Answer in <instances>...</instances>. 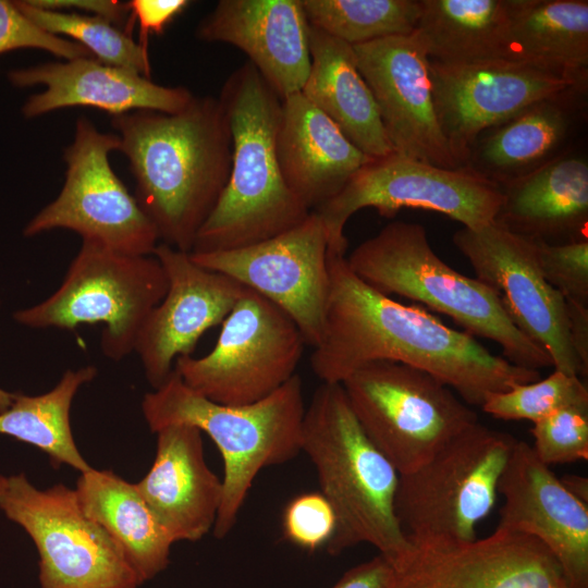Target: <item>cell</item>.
<instances>
[{
  "label": "cell",
  "mask_w": 588,
  "mask_h": 588,
  "mask_svg": "<svg viewBox=\"0 0 588 588\" xmlns=\"http://www.w3.org/2000/svg\"><path fill=\"white\" fill-rule=\"evenodd\" d=\"M329 294L323 330L310 366L324 383H342L359 367L391 360L425 370L461 400L480 406L489 395L537 381L539 370L510 363L465 331L360 280L344 255L328 254Z\"/></svg>",
  "instance_id": "cell-1"
},
{
  "label": "cell",
  "mask_w": 588,
  "mask_h": 588,
  "mask_svg": "<svg viewBox=\"0 0 588 588\" xmlns=\"http://www.w3.org/2000/svg\"><path fill=\"white\" fill-rule=\"evenodd\" d=\"M128 160L135 198L159 240L191 253L229 180L232 137L219 98L193 97L181 111L111 117Z\"/></svg>",
  "instance_id": "cell-2"
},
{
  "label": "cell",
  "mask_w": 588,
  "mask_h": 588,
  "mask_svg": "<svg viewBox=\"0 0 588 588\" xmlns=\"http://www.w3.org/2000/svg\"><path fill=\"white\" fill-rule=\"evenodd\" d=\"M219 100L232 137L231 171L191 253L232 250L266 241L311 212L286 185L278 161L282 99L249 61L229 76Z\"/></svg>",
  "instance_id": "cell-3"
},
{
  "label": "cell",
  "mask_w": 588,
  "mask_h": 588,
  "mask_svg": "<svg viewBox=\"0 0 588 588\" xmlns=\"http://www.w3.org/2000/svg\"><path fill=\"white\" fill-rule=\"evenodd\" d=\"M301 452L315 466L336 526L326 547L331 555L368 543L391 563L411 541L395 513L400 474L357 421L341 383L322 382L306 406Z\"/></svg>",
  "instance_id": "cell-4"
},
{
  "label": "cell",
  "mask_w": 588,
  "mask_h": 588,
  "mask_svg": "<svg viewBox=\"0 0 588 588\" xmlns=\"http://www.w3.org/2000/svg\"><path fill=\"white\" fill-rule=\"evenodd\" d=\"M305 409L298 375L260 401L233 406L200 395L173 370L142 401L144 418L152 432L186 424L208 434L217 445L224 466L222 502L212 528L218 539L233 529L259 471L301 453Z\"/></svg>",
  "instance_id": "cell-5"
},
{
  "label": "cell",
  "mask_w": 588,
  "mask_h": 588,
  "mask_svg": "<svg viewBox=\"0 0 588 588\" xmlns=\"http://www.w3.org/2000/svg\"><path fill=\"white\" fill-rule=\"evenodd\" d=\"M346 261L378 292L421 303L474 338L493 341L510 363L534 370L553 366L547 351L512 322L492 289L457 272L433 252L421 224L391 222L356 246Z\"/></svg>",
  "instance_id": "cell-6"
},
{
  "label": "cell",
  "mask_w": 588,
  "mask_h": 588,
  "mask_svg": "<svg viewBox=\"0 0 588 588\" xmlns=\"http://www.w3.org/2000/svg\"><path fill=\"white\" fill-rule=\"evenodd\" d=\"M167 289V274L154 255L123 254L82 241L57 291L15 311L13 318L34 329L74 331L79 324L102 323L100 348L120 362L134 352L146 319Z\"/></svg>",
  "instance_id": "cell-7"
},
{
  "label": "cell",
  "mask_w": 588,
  "mask_h": 588,
  "mask_svg": "<svg viewBox=\"0 0 588 588\" xmlns=\"http://www.w3.org/2000/svg\"><path fill=\"white\" fill-rule=\"evenodd\" d=\"M516 439L479 421L418 468L402 474L395 494L400 526L414 543H461L491 512Z\"/></svg>",
  "instance_id": "cell-8"
},
{
  "label": "cell",
  "mask_w": 588,
  "mask_h": 588,
  "mask_svg": "<svg viewBox=\"0 0 588 588\" xmlns=\"http://www.w3.org/2000/svg\"><path fill=\"white\" fill-rule=\"evenodd\" d=\"M341 384L365 434L400 475L479 421L451 388L402 363H368Z\"/></svg>",
  "instance_id": "cell-9"
},
{
  "label": "cell",
  "mask_w": 588,
  "mask_h": 588,
  "mask_svg": "<svg viewBox=\"0 0 588 588\" xmlns=\"http://www.w3.org/2000/svg\"><path fill=\"white\" fill-rule=\"evenodd\" d=\"M205 356H181L174 371L195 392L219 404L260 401L295 373L306 343L278 306L246 287Z\"/></svg>",
  "instance_id": "cell-10"
},
{
  "label": "cell",
  "mask_w": 588,
  "mask_h": 588,
  "mask_svg": "<svg viewBox=\"0 0 588 588\" xmlns=\"http://www.w3.org/2000/svg\"><path fill=\"white\" fill-rule=\"evenodd\" d=\"M501 200L499 185L466 167L445 169L391 154L368 161L315 212L326 229L328 254L345 256L344 228L360 209L375 208L385 218L403 208L424 209L480 228L494 221Z\"/></svg>",
  "instance_id": "cell-11"
},
{
  "label": "cell",
  "mask_w": 588,
  "mask_h": 588,
  "mask_svg": "<svg viewBox=\"0 0 588 588\" xmlns=\"http://www.w3.org/2000/svg\"><path fill=\"white\" fill-rule=\"evenodd\" d=\"M0 509L34 541L40 588H138L137 576L110 535L83 511L75 489L36 488L21 473L7 477Z\"/></svg>",
  "instance_id": "cell-12"
},
{
  "label": "cell",
  "mask_w": 588,
  "mask_h": 588,
  "mask_svg": "<svg viewBox=\"0 0 588 588\" xmlns=\"http://www.w3.org/2000/svg\"><path fill=\"white\" fill-rule=\"evenodd\" d=\"M119 148L117 134L100 132L89 119L79 117L73 142L63 152L62 189L26 224L23 234L32 237L65 229L82 241L119 253L152 255L157 230L110 164L109 155Z\"/></svg>",
  "instance_id": "cell-13"
},
{
  "label": "cell",
  "mask_w": 588,
  "mask_h": 588,
  "mask_svg": "<svg viewBox=\"0 0 588 588\" xmlns=\"http://www.w3.org/2000/svg\"><path fill=\"white\" fill-rule=\"evenodd\" d=\"M189 257L266 297L294 321L306 345L319 344L330 280L327 233L315 211L266 241L232 250L189 253Z\"/></svg>",
  "instance_id": "cell-14"
},
{
  "label": "cell",
  "mask_w": 588,
  "mask_h": 588,
  "mask_svg": "<svg viewBox=\"0 0 588 588\" xmlns=\"http://www.w3.org/2000/svg\"><path fill=\"white\" fill-rule=\"evenodd\" d=\"M476 279L499 297L512 322L543 347L555 370L587 376L571 343L565 298L544 279L535 243L493 221L453 234Z\"/></svg>",
  "instance_id": "cell-15"
},
{
  "label": "cell",
  "mask_w": 588,
  "mask_h": 588,
  "mask_svg": "<svg viewBox=\"0 0 588 588\" xmlns=\"http://www.w3.org/2000/svg\"><path fill=\"white\" fill-rule=\"evenodd\" d=\"M428 66L436 117L460 167L482 132L544 97L579 85L507 59L458 64L429 59Z\"/></svg>",
  "instance_id": "cell-16"
},
{
  "label": "cell",
  "mask_w": 588,
  "mask_h": 588,
  "mask_svg": "<svg viewBox=\"0 0 588 588\" xmlns=\"http://www.w3.org/2000/svg\"><path fill=\"white\" fill-rule=\"evenodd\" d=\"M394 588H568L537 539L501 528L461 543H414L392 563Z\"/></svg>",
  "instance_id": "cell-17"
},
{
  "label": "cell",
  "mask_w": 588,
  "mask_h": 588,
  "mask_svg": "<svg viewBox=\"0 0 588 588\" xmlns=\"http://www.w3.org/2000/svg\"><path fill=\"white\" fill-rule=\"evenodd\" d=\"M393 152L445 169L461 168L441 133L429 58L416 34L352 46Z\"/></svg>",
  "instance_id": "cell-18"
},
{
  "label": "cell",
  "mask_w": 588,
  "mask_h": 588,
  "mask_svg": "<svg viewBox=\"0 0 588 588\" xmlns=\"http://www.w3.org/2000/svg\"><path fill=\"white\" fill-rule=\"evenodd\" d=\"M152 255L164 269L168 289L146 319L134 352L155 390L171 376L179 357L192 355L201 335L223 322L246 287L167 244H158Z\"/></svg>",
  "instance_id": "cell-19"
},
{
  "label": "cell",
  "mask_w": 588,
  "mask_h": 588,
  "mask_svg": "<svg viewBox=\"0 0 588 588\" xmlns=\"http://www.w3.org/2000/svg\"><path fill=\"white\" fill-rule=\"evenodd\" d=\"M497 528L540 541L559 562L568 588H588V504L563 486L525 441H515L498 483Z\"/></svg>",
  "instance_id": "cell-20"
},
{
  "label": "cell",
  "mask_w": 588,
  "mask_h": 588,
  "mask_svg": "<svg viewBox=\"0 0 588 588\" xmlns=\"http://www.w3.org/2000/svg\"><path fill=\"white\" fill-rule=\"evenodd\" d=\"M587 122L588 85L569 86L482 132L463 167L501 185L587 142Z\"/></svg>",
  "instance_id": "cell-21"
},
{
  "label": "cell",
  "mask_w": 588,
  "mask_h": 588,
  "mask_svg": "<svg viewBox=\"0 0 588 588\" xmlns=\"http://www.w3.org/2000/svg\"><path fill=\"white\" fill-rule=\"evenodd\" d=\"M7 76L15 87H45L41 93L29 96L22 106L25 119L79 106L106 111L111 117L136 110L175 113L194 97L185 87L162 86L94 57L15 69Z\"/></svg>",
  "instance_id": "cell-22"
},
{
  "label": "cell",
  "mask_w": 588,
  "mask_h": 588,
  "mask_svg": "<svg viewBox=\"0 0 588 588\" xmlns=\"http://www.w3.org/2000/svg\"><path fill=\"white\" fill-rule=\"evenodd\" d=\"M195 34L244 51L281 99L301 93L307 79L309 23L301 0H220Z\"/></svg>",
  "instance_id": "cell-23"
},
{
  "label": "cell",
  "mask_w": 588,
  "mask_h": 588,
  "mask_svg": "<svg viewBox=\"0 0 588 588\" xmlns=\"http://www.w3.org/2000/svg\"><path fill=\"white\" fill-rule=\"evenodd\" d=\"M156 433L155 461L135 487L173 542L200 540L216 523L222 479L205 461L198 428L173 424Z\"/></svg>",
  "instance_id": "cell-24"
},
{
  "label": "cell",
  "mask_w": 588,
  "mask_h": 588,
  "mask_svg": "<svg viewBox=\"0 0 588 588\" xmlns=\"http://www.w3.org/2000/svg\"><path fill=\"white\" fill-rule=\"evenodd\" d=\"M499 187L494 221L509 231L547 244L588 240L587 142Z\"/></svg>",
  "instance_id": "cell-25"
},
{
  "label": "cell",
  "mask_w": 588,
  "mask_h": 588,
  "mask_svg": "<svg viewBox=\"0 0 588 588\" xmlns=\"http://www.w3.org/2000/svg\"><path fill=\"white\" fill-rule=\"evenodd\" d=\"M277 156L286 185L309 211L339 194L372 159L302 93L282 99Z\"/></svg>",
  "instance_id": "cell-26"
},
{
  "label": "cell",
  "mask_w": 588,
  "mask_h": 588,
  "mask_svg": "<svg viewBox=\"0 0 588 588\" xmlns=\"http://www.w3.org/2000/svg\"><path fill=\"white\" fill-rule=\"evenodd\" d=\"M310 69L301 90L366 156L393 152L353 47L309 25Z\"/></svg>",
  "instance_id": "cell-27"
},
{
  "label": "cell",
  "mask_w": 588,
  "mask_h": 588,
  "mask_svg": "<svg viewBox=\"0 0 588 588\" xmlns=\"http://www.w3.org/2000/svg\"><path fill=\"white\" fill-rule=\"evenodd\" d=\"M503 59L588 85V1L511 0Z\"/></svg>",
  "instance_id": "cell-28"
},
{
  "label": "cell",
  "mask_w": 588,
  "mask_h": 588,
  "mask_svg": "<svg viewBox=\"0 0 588 588\" xmlns=\"http://www.w3.org/2000/svg\"><path fill=\"white\" fill-rule=\"evenodd\" d=\"M75 491L85 514L115 541L140 585L167 568L174 542L135 485L91 468L81 473Z\"/></svg>",
  "instance_id": "cell-29"
},
{
  "label": "cell",
  "mask_w": 588,
  "mask_h": 588,
  "mask_svg": "<svg viewBox=\"0 0 588 588\" xmlns=\"http://www.w3.org/2000/svg\"><path fill=\"white\" fill-rule=\"evenodd\" d=\"M414 33L440 63L503 59L511 0H419Z\"/></svg>",
  "instance_id": "cell-30"
},
{
  "label": "cell",
  "mask_w": 588,
  "mask_h": 588,
  "mask_svg": "<svg viewBox=\"0 0 588 588\" xmlns=\"http://www.w3.org/2000/svg\"><path fill=\"white\" fill-rule=\"evenodd\" d=\"M97 373L93 365L68 369L58 384L44 394L15 393L10 407L0 413V434L38 448L56 467L66 464L81 473L91 469L75 444L70 411L79 388Z\"/></svg>",
  "instance_id": "cell-31"
},
{
  "label": "cell",
  "mask_w": 588,
  "mask_h": 588,
  "mask_svg": "<svg viewBox=\"0 0 588 588\" xmlns=\"http://www.w3.org/2000/svg\"><path fill=\"white\" fill-rule=\"evenodd\" d=\"M310 26L351 46L411 35L419 0H301Z\"/></svg>",
  "instance_id": "cell-32"
},
{
  "label": "cell",
  "mask_w": 588,
  "mask_h": 588,
  "mask_svg": "<svg viewBox=\"0 0 588 588\" xmlns=\"http://www.w3.org/2000/svg\"><path fill=\"white\" fill-rule=\"evenodd\" d=\"M20 11L44 30L72 40L97 60L150 77L147 50L125 30L110 22L76 12L36 7L29 0L14 1Z\"/></svg>",
  "instance_id": "cell-33"
},
{
  "label": "cell",
  "mask_w": 588,
  "mask_h": 588,
  "mask_svg": "<svg viewBox=\"0 0 588 588\" xmlns=\"http://www.w3.org/2000/svg\"><path fill=\"white\" fill-rule=\"evenodd\" d=\"M567 406H588V389L578 376L554 370L549 377L488 396L481 408L494 418L532 424Z\"/></svg>",
  "instance_id": "cell-34"
},
{
  "label": "cell",
  "mask_w": 588,
  "mask_h": 588,
  "mask_svg": "<svg viewBox=\"0 0 588 588\" xmlns=\"http://www.w3.org/2000/svg\"><path fill=\"white\" fill-rule=\"evenodd\" d=\"M534 451L547 465L588 460V406H567L534 422Z\"/></svg>",
  "instance_id": "cell-35"
},
{
  "label": "cell",
  "mask_w": 588,
  "mask_h": 588,
  "mask_svg": "<svg viewBox=\"0 0 588 588\" xmlns=\"http://www.w3.org/2000/svg\"><path fill=\"white\" fill-rule=\"evenodd\" d=\"M534 243L548 283L565 301L588 306V240L565 244Z\"/></svg>",
  "instance_id": "cell-36"
},
{
  "label": "cell",
  "mask_w": 588,
  "mask_h": 588,
  "mask_svg": "<svg viewBox=\"0 0 588 588\" xmlns=\"http://www.w3.org/2000/svg\"><path fill=\"white\" fill-rule=\"evenodd\" d=\"M335 526L334 511L319 491L296 495L283 512L284 537L293 544L309 551L326 548Z\"/></svg>",
  "instance_id": "cell-37"
},
{
  "label": "cell",
  "mask_w": 588,
  "mask_h": 588,
  "mask_svg": "<svg viewBox=\"0 0 588 588\" xmlns=\"http://www.w3.org/2000/svg\"><path fill=\"white\" fill-rule=\"evenodd\" d=\"M17 49H39L65 60L93 57L81 45L37 26L14 1L0 0V54Z\"/></svg>",
  "instance_id": "cell-38"
},
{
  "label": "cell",
  "mask_w": 588,
  "mask_h": 588,
  "mask_svg": "<svg viewBox=\"0 0 588 588\" xmlns=\"http://www.w3.org/2000/svg\"><path fill=\"white\" fill-rule=\"evenodd\" d=\"M188 0H131L126 2L128 32L135 22L139 28V45L147 50L149 35H161L167 26L188 5Z\"/></svg>",
  "instance_id": "cell-39"
},
{
  "label": "cell",
  "mask_w": 588,
  "mask_h": 588,
  "mask_svg": "<svg viewBox=\"0 0 588 588\" xmlns=\"http://www.w3.org/2000/svg\"><path fill=\"white\" fill-rule=\"evenodd\" d=\"M29 2L44 9L98 16L130 34L126 2L118 0H29Z\"/></svg>",
  "instance_id": "cell-40"
},
{
  "label": "cell",
  "mask_w": 588,
  "mask_h": 588,
  "mask_svg": "<svg viewBox=\"0 0 588 588\" xmlns=\"http://www.w3.org/2000/svg\"><path fill=\"white\" fill-rule=\"evenodd\" d=\"M395 571L382 554L353 566L332 588H394Z\"/></svg>",
  "instance_id": "cell-41"
},
{
  "label": "cell",
  "mask_w": 588,
  "mask_h": 588,
  "mask_svg": "<svg viewBox=\"0 0 588 588\" xmlns=\"http://www.w3.org/2000/svg\"><path fill=\"white\" fill-rule=\"evenodd\" d=\"M566 302L572 347L588 372V306Z\"/></svg>",
  "instance_id": "cell-42"
},
{
  "label": "cell",
  "mask_w": 588,
  "mask_h": 588,
  "mask_svg": "<svg viewBox=\"0 0 588 588\" xmlns=\"http://www.w3.org/2000/svg\"><path fill=\"white\" fill-rule=\"evenodd\" d=\"M563 486L579 501L588 504V479L579 475H565L560 478Z\"/></svg>",
  "instance_id": "cell-43"
},
{
  "label": "cell",
  "mask_w": 588,
  "mask_h": 588,
  "mask_svg": "<svg viewBox=\"0 0 588 588\" xmlns=\"http://www.w3.org/2000/svg\"><path fill=\"white\" fill-rule=\"evenodd\" d=\"M14 397L15 393H10L0 388V413L4 412L7 408L10 407Z\"/></svg>",
  "instance_id": "cell-44"
},
{
  "label": "cell",
  "mask_w": 588,
  "mask_h": 588,
  "mask_svg": "<svg viewBox=\"0 0 588 588\" xmlns=\"http://www.w3.org/2000/svg\"><path fill=\"white\" fill-rule=\"evenodd\" d=\"M7 482V477L0 475V492L3 490Z\"/></svg>",
  "instance_id": "cell-45"
}]
</instances>
